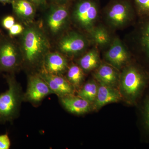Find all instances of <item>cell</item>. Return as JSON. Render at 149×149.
I'll return each mask as SVG.
<instances>
[{"mask_svg":"<svg viewBox=\"0 0 149 149\" xmlns=\"http://www.w3.org/2000/svg\"><path fill=\"white\" fill-rule=\"evenodd\" d=\"M19 46L22 62L29 67L42 63L50 48L49 42L42 29L39 26L30 24L22 33Z\"/></svg>","mask_w":149,"mask_h":149,"instance_id":"obj_1","label":"cell"},{"mask_svg":"<svg viewBox=\"0 0 149 149\" xmlns=\"http://www.w3.org/2000/svg\"><path fill=\"white\" fill-rule=\"evenodd\" d=\"M149 82V72L136 64L127 66L120 77L122 92L132 103L136 102L140 98Z\"/></svg>","mask_w":149,"mask_h":149,"instance_id":"obj_2","label":"cell"},{"mask_svg":"<svg viewBox=\"0 0 149 149\" xmlns=\"http://www.w3.org/2000/svg\"><path fill=\"white\" fill-rule=\"evenodd\" d=\"M8 89L0 94V122L11 121L16 117L22 95L21 88L13 73L6 75Z\"/></svg>","mask_w":149,"mask_h":149,"instance_id":"obj_3","label":"cell"},{"mask_svg":"<svg viewBox=\"0 0 149 149\" xmlns=\"http://www.w3.org/2000/svg\"><path fill=\"white\" fill-rule=\"evenodd\" d=\"M99 12L98 0H78L72 10V21L77 27L88 32L95 26Z\"/></svg>","mask_w":149,"mask_h":149,"instance_id":"obj_4","label":"cell"},{"mask_svg":"<svg viewBox=\"0 0 149 149\" xmlns=\"http://www.w3.org/2000/svg\"><path fill=\"white\" fill-rule=\"evenodd\" d=\"M134 17V10L128 0H113L106 9V20L112 28L126 26L133 21Z\"/></svg>","mask_w":149,"mask_h":149,"instance_id":"obj_5","label":"cell"},{"mask_svg":"<svg viewBox=\"0 0 149 149\" xmlns=\"http://www.w3.org/2000/svg\"><path fill=\"white\" fill-rule=\"evenodd\" d=\"M22 63L19 46L11 38L3 36L0 41V71L13 73Z\"/></svg>","mask_w":149,"mask_h":149,"instance_id":"obj_6","label":"cell"},{"mask_svg":"<svg viewBox=\"0 0 149 149\" xmlns=\"http://www.w3.org/2000/svg\"><path fill=\"white\" fill-rule=\"evenodd\" d=\"M131 41L133 50L149 72V17H141L132 33Z\"/></svg>","mask_w":149,"mask_h":149,"instance_id":"obj_7","label":"cell"},{"mask_svg":"<svg viewBox=\"0 0 149 149\" xmlns=\"http://www.w3.org/2000/svg\"><path fill=\"white\" fill-rule=\"evenodd\" d=\"M69 19L67 4H52L46 18V26L51 34L57 35L66 28Z\"/></svg>","mask_w":149,"mask_h":149,"instance_id":"obj_8","label":"cell"},{"mask_svg":"<svg viewBox=\"0 0 149 149\" xmlns=\"http://www.w3.org/2000/svg\"><path fill=\"white\" fill-rule=\"evenodd\" d=\"M89 44V40L84 35L78 32H70L60 40L58 47L61 53L73 56L84 52Z\"/></svg>","mask_w":149,"mask_h":149,"instance_id":"obj_9","label":"cell"},{"mask_svg":"<svg viewBox=\"0 0 149 149\" xmlns=\"http://www.w3.org/2000/svg\"><path fill=\"white\" fill-rule=\"evenodd\" d=\"M52 93L47 84L40 74H33L28 78L27 91L24 98L27 101L37 104Z\"/></svg>","mask_w":149,"mask_h":149,"instance_id":"obj_10","label":"cell"},{"mask_svg":"<svg viewBox=\"0 0 149 149\" xmlns=\"http://www.w3.org/2000/svg\"><path fill=\"white\" fill-rule=\"evenodd\" d=\"M104 54L106 60L116 69H120L129 61L130 54L121 40L115 38Z\"/></svg>","mask_w":149,"mask_h":149,"instance_id":"obj_11","label":"cell"},{"mask_svg":"<svg viewBox=\"0 0 149 149\" xmlns=\"http://www.w3.org/2000/svg\"><path fill=\"white\" fill-rule=\"evenodd\" d=\"M39 74L47 84L53 94L60 98L73 93V86L61 75L50 74L43 70Z\"/></svg>","mask_w":149,"mask_h":149,"instance_id":"obj_12","label":"cell"},{"mask_svg":"<svg viewBox=\"0 0 149 149\" xmlns=\"http://www.w3.org/2000/svg\"><path fill=\"white\" fill-rule=\"evenodd\" d=\"M43 70L50 74L61 75L68 68V62L64 56L59 53L49 52L43 60Z\"/></svg>","mask_w":149,"mask_h":149,"instance_id":"obj_13","label":"cell"},{"mask_svg":"<svg viewBox=\"0 0 149 149\" xmlns=\"http://www.w3.org/2000/svg\"><path fill=\"white\" fill-rule=\"evenodd\" d=\"M13 13L20 21L25 24L32 23L36 12L35 6L29 0H13Z\"/></svg>","mask_w":149,"mask_h":149,"instance_id":"obj_14","label":"cell"},{"mask_svg":"<svg viewBox=\"0 0 149 149\" xmlns=\"http://www.w3.org/2000/svg\"><path fill=\"white\" fill-rule=\"evenodd\" d=\"M121 98L120 93L114 87L100 84L98 88L93 108L95 109H100L107 104L119 102Z\"/></svg>","mask_w":149,"mask_h":149,"instance_id":"obj_15","label":"cell"},{"mask_svg":"<svg viewBox=\"0 0 149 149\" xmlns=\"http://www.w3.org/2000/svg\"><path fill=\"white\" fill-rule=\"evenodd\" d=\"M60 98L62 104L71 113L82 114L88 112L91 109V103L79 96L76 97L70 95Z\"/></svg>","mask_w":149,"mask_h":149,"instance_id":"obj_16","label":"cell"},{"mask_svg":"<svg viewBox=\"0 0 149 149\" xmlns=\"http://www.w3.org/2000/svg\"><path fill=\"white\" fill-rule=\"evenodd\" d=\"M94 76L100 84L114 87L118 81V73L110 65L102 63L97 68Z\"/></svg>","mask_w":149,"mask_h":149,"instance_id":"obj_17","label":"cell"},{"mask_svg":"<svg viewBox=\"0 0 149 149\" xmlns=\"http://www.w3.org/2000/svg\"><path fill=\"white\" fill-rule=\"evenodd\" d=\"M88 33L91 40L100 47L109 46L112 41L109 32L103 26H95Z\"/></svg>","mask_w":149,"mask_h":149,"instance_id":"obj_18","label":"cell"},{"mask_svg":"<svg viewBox=\"0 0 149 149\" xmlns=\"http://www.w3.org/2000/svg\"><path fill=\"white\" fill-rule=\"evenodd\" d=\"M100 57L95 48L92 49L84 55L78 61V64L84 71L88 72L99 66Z\"/></svg>","mask_w":149,"mask_h":149,"instance_id":"obj_19","label":"cell"},{"mask_svg":"<svg viewBox=\"0 0 149 149\" xmlns=\"http://www.w3.org/2000/svg\"><path fill=\"white\" fill-rule=\"evenodd\" d=\"M98 88V87L95 81H90L86 83L78 91L77 96L92 103L95 100Z\"/></svg>","mask_w":149,"mask_h":149,"instance_id":"obj_20","label":"cell"},{"mask_svg":"<svg viewBox=\"0 0 149 149\" xmlns=\"http://www.w3.org/2000/svg\"><path fill=\"white\" fill-rule=\"evenodd\" d=\"M84 78V71L79 65H72L68 70L67 79L73 88H78Z\"/></svg>","mask_w":149,"mask_h":149,"instance_id":"obj_21","label":"cell"},{"mask_svg":"<svg viewBox=\"0 0 149 149\" xmlns=\"http://www.w3.org/2000/svg\"><path fill=\"white\" fill-rule=\"evenodd\" d=\"M136 11L141 17H149V0H134Z\"/></svg>","mask_w":149,"mask_h":149,"instance_id":"obj_22","label":"cell"},{"mask_svg":"<svg viewBox=\"0 0 149 149\" xmlns=\"http://www.w3.org/2000/svg\"><path fill=\"white\" fill-rule=\"evenodd\" d=\"M142 111L144 127L149 133V95L145 100Z\"/></svg>","mask_w":149,"mask_h":149,"instance_id":"obj_23","label":"cell"},{"mask_svg":"<svg viewBox=\"0 0 149 149\" xmlns=\"http://www.w3.org/2000/svg\"><path fill=\"white\" fill-rule=\"evenodd\" d=\"M24 29L21 24L15 23L9 29V35L10 37H13L20 35L23 32Z\"/></svg>","mask_w":149,"mask_h":149,"instance_id":"obj_24","label":"cell"},{"mask_svg":"<svg viewBox=\"0 0 149 149\" xmlns=\"http://www.w3.org/2000/svg\"><path fill=\"white\" fill-rule=\"evenodd\" d=\"M11 145L10 139L7 134L0 135V149H9Z\"/></svg>","mask_w":149,"mask_h":149,"instance_id":"obj_25","label":"cell"},{"mask_svg":"<svg viewBox=\"0 0 149 149\" xmlns=\"http://www.w3.org/2000/svg\"><path fill=\"white\" fill-rule=\"evenodd\" d=\"M15 24V19L13 16L8 15L3 19L2 24L3 27L6 29L9 30Z\"/></svg>","mask_w":149,"mask_h":149,"instance_id":"obj_26","label":"cell"},{"mask_svg":"<svg viewBox=\"0 0 149 149\" xmlns=\"http://www.w3.org/2000/svg\"><path fill=\"white\" fill-rule=\"evenodd\" d=\"M36 7V8H43L47 5V0H29Z\"/></svg>","mask_w":149,"mask_h":149,"instance_id":"obj_27","label":"cell"},{"mask_svg":"<svg viewBox=\"0 0 149 149\" xmlns=\"http://www.w3.org/2000/svg\"><path fill=\"white\" fill-rule=\"evenodd\" d=\"M71 0H51L52 4H68Z\"/></svg>","mask_w":149,"mask_h":149,"instance_id":"obj_28","label":"cell"},{"mask_svg":"<svg viewBox=\"0 0 149 149\" xmlns=\"http://www.w3.org/2000/svg\"><path fill=\"white\" fill-rule=\"evenodd\" d=\"M13 0H0V2L3 4H11Z\"/></svg>","mask_w":149,"mask_h":149,"instance_id":"obj_29","label":"cell"},{"mask_svg":"<svg viewBox=\"0 0 149 149\" xmlns=\"http://www.w3.org/2000/svg\"><path fill=\"white\" fill-rule=\"evenodd\" d=\"M3 35L2 34V33L1 32V30H0V41L1 40V39H2L3 37Z\"/></svg>","mask_w":149,"mask_h":149,"instance_id":"obj_30","label":"cell"}]
</instances>
